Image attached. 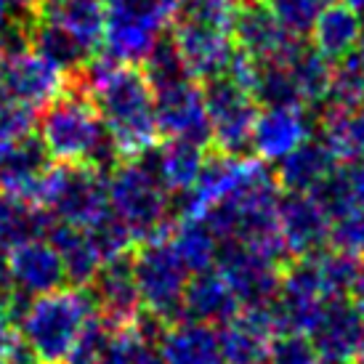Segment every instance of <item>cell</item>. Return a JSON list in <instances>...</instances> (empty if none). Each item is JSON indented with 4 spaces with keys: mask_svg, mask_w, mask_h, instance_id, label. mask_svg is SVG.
Returning a JSON list of instances; mask_svg holds the SVG:
<instances>
[{
    "mask_svg": "<svg viewBox=\"0 0 364 364\" xmlns=\"http://www.w3.org/2000/svg\"><path fill=\"white\" fill-rule=\"evenodd\" d=\"M364 35V21L362 14H356L354 9H348L346 3H330L327 9L319 14V19L314 21L311 32V48L319 51L324 59L335 61L346 59L356 51V46Z\"/></svg>",
    "mask_w": 364,
    "mask_h": 364,
    "instance_id": "484cf974",
    "label": "cell"
},
{
    "mask_svg": "<svg viewBox=\"0 0 364 364\" xmlns=\"http://www.w3.org/2000/svg\"><path fill=\"white\" fill-rule=\"evenodd\" d=\"M133 277L139 284L141 306L168 324L183 319V293L192 272L183 266L171 234H162L133 247Z\"/></svg>",
    "mask_w": 364,
    "mask_h": 364,
    "instance_id": "8992f818",
    "label": "cell"
},
{
    "mask_svg": "<svg viewBox=\"0 0 364 364\" xmlns=\"http://www.w3.org/2000/svg\"><path fill=\"white\" fill-rule=\"evenodd\" d=\"M38 125V109L0 93V144L32 136Z\"/></svg>",
    "mask_w": 364,
    "mask_h": 364,
    "instance_id": "74e56055",
    "label": "cell"
},
{
    "mask_svg": "<svg viewBox=\"0 0 364 364\" xmlns=\"http://www.w3.org/2000/svg\"><path fill=\"white\" fill-rule=\"evenodd\" d=\"M27 35H30L32 51H38L43 59L51 61L67 80H77L82 72L88 70L93 56H99L91 48H85L72 32H67L53 21L43 19L38 14L27 19Z\"/></svg>",
    "mask_w": 364,
    "mask_h": 364,
    "instance_id": "603a6c76",
    "label": "cell"
},
{
    "mask_svg": "<svg viewBox=\"0 0 364 364\" xmlns=\"http://www.w3.org/2000/svg\"><path fill=\"white\" fill-rule=\"evenodd\" d=\"M319 139L335 154V160L348 162L364 160V104L359 107H333L324 104L319 117Z\"/></svg>",
    "mask_w": 364,
    "mask_h": 364,
    "instance_id": "83f0119b",
    "label": "cell"
},
{
    "mask_svg": "<svg viewBox=\"0 0 364 364\" xmlns=\"http://www.w3.org/2000/svg\"><path fill=\"white\" fill-rule=\"evenodd\" d=\"M346 178H348V186L354 194V203L364 208V160L348 162L346 165Z\"/></svg>",
    "mask_w": 364,
    "mask_h": 364,
    "instance_id": "60d3db41",
    "label": "cell"
},
{
    "mask_svg": "<svg viewBox=\"0 0 364 364\" xmlns=\"http://www.w3.org/2000/svg\"><path fill=\"white\" fill-rule=\"evenodd\" d=\"M32 203L53 215V221L70 223L77 229H91L109 215V183L107 173L91 165H61L51 168L41 178Z\"/></svg>",
    "mask_w": 364,
    "mask_h": 364,
    "instance_id": "5b68a950",
    "label": "cell"
},
{
    "mask_svg": "<svg viewBox=\"0 0 364 364\" xmlns=\"http://www.w3.org/2000/svg\"><path fill=\"white\" fill-rule=\"evenodd\" d=\"M240 301L226 284L221 272L213 266L208 272L192 274L183 293V319L203 322L210 327H223L240 314Z\"/></svg>",
    "mask_w": 364,
    "mask_h": 364,
    "instance_id": "7402d4cb",
    "label": "cell"
},
{
    "mask_svg": "<svg viewBox=\"0 0 364 364\" xmlns=\"http://www.w3.org/2000/svg\"><path fill=\"white\" fill-rule=\"evenodd\" d=\"M171 35L186 67L197 80H208L215 75H226L237 56V43L232 30L221 27H194V24H173Z\"/></svg>",
    "mask_w": 364,
    "mask_h": 364,
    "instance_id": "e0dca14e",
    "label": "cell"
},
{
    "mask_svg": "<svg viewBox=\"0 0 364 364\" xmlns=\"http://www.w3.org/2000/svg\"><path fill=\"white\" fill-rule=\"evenodd\" d=\"M38 139L51 160L61 165H91L109 176L122 162L91 93L75 80L38 114Z\"/></svg>",
    "mask_w": 364,
    "mask_h": 364,
    "instance_id": "7a4b0ae2",
    "label": "cell"
},
{
    "mask_svg": "<svg viewBox=\"0 0 364 364\" xmlns=\"http://www.w3.org/2000/svg\"><path fill=\"white\" fill-rule=\"evenodd\" d=\"M341 3H346L348 9H354L356 14H364V0H341Z\"/></svg>",
    "mask_w": 364,
    "mask_h": 364,
    "instance_id": "c3c4849f",
    "label": "cell"
},
{
    "mask_svg": "<svg viewBox=\"0 0 364 364\" xmlns=\"http://www.w3.org/2000/svg\"><path fill=\"white\" fill-rule=\"evenodd\" d=\"M356 56H359V61L364 64V35H362V41H359V46H356Z\"/></svg>",
    "mask_w": 364,
    "mask_h": 364,
    "instance_id": "681fc988",
    "label": "cell"
},
{
    "mask_svg": "<svg viewBox=\"0 0 364 364\" xmlns=\"http://www.w3.org/2000/svg\"><path fill=\"white\" fill-rule=\"evenodd\" d=\"M102 51L122 64H141L168 27L125 6H109Z\"/></svg>",
    "mask_w": 364,
    "mask_h": 364,
    "instance_id": "d6986e66",
    "label": "cell"
},
{
    "mask_svg": "<svg viewBox=\"0 0 364 364\" xmlns=\"http://www.w3.org/2000/svg\"><path fill=\"white\" fill-rule=\"evenodd\" d=\"M203 85L205 109L210 120V149L234 157H245L253 141V125L258 117V102L253 99L250 88L234 75H215L208 80H200Z\"/></svg>",
    "mask_w": 364,
    "mask_h": 364,
    "instance_id": "52a82bcc",
    "label": "cell"
},
{
    "mask_svg": "<svg viewBox=\"0 0 364 364\" xmlns=\"http://www.w3.org/2000/svg\"><path fill=\"white\" fill-rule=\"evenodd\" d=\"M11 272H9V250L0 247V304L11 295Z\"/></svg>",
    "mask_w": 364,
    "mask_h": 364,
    "instance_id": "ee69618b",
    "label": "cell"
},
{
    "mask_svg": "<svg viewBox=\"0 0 364 364\" xmlns=\"http://www.w3.org/2000/svg\"><path fill=\"white\" fill-rule=\"evenodd\" d=\"M93 314L91 293L85 287H61L32 298L19 333L30 343L38 364H67Z\"/></svg>",
    "mask_w": 364,
    "mask_h": 364,
    "instance_id": "277c9868",
    "label": "cell"
},
{
    "mask_svg": "<svg viewBox=\"0 0 364 364\" xmlns=\"http://www.w3.org/2000/svg\"><path fill=\"white\" fill-rule=\"evenodd\" d=\"M348 295H351V304L364 314V258H362V263H359V269H356L354 284H351Z\"/></svg>",
    "mask_w": 364,
    "mask_h": 364,
    "instance_id": "7bdbcfd3",
    "label": "cell"
},
{
    "mask_svg": "<svg viewBox=\"0 0 364 364\" xmlns=\"http://www.w3.org/2000/svg\"><path fill=\"white\" fill-rule=\"evenodd\" d=\"M19 341V330L9 322V316L0 311V364H6L14 343Z\"/></svg>",
    "mask_w": 364,
    "mask_h": 364,
    "instance_id": "b9f144b4",
    "label": "cell"
},
{
    "mask_svg": "<svg viewBox=\"0 0 364 364\" xmlns=\"http://www.w3.org/2000/svg\"><path fill=\"white\" fill-rule=\"evenodd\" d=\"M11 6V11L19 16V19H30V16H35L38 14V9H41L43 0H6Z\"/></svg>",
    "mask_w": 364,
    "mask_h": 364,
    "instance_id": "f6af8a7d",
    "label": "cell"
},
{
    "mask_svg": "<svg viewBox=\"0 0 364 364\" xmlns=\"http://www.w3.org/2000/svg\"><path fill=\"white\" fill-rule=\"evenodd\" d=\"M232 35L237 48L258 64H282L301 43V38H293L279 27L263 0L234 9Z\"/></svg>",
    "mask_w": 364,
    "mask_h": 364,
    "instance_id": "4fadbf2b",
    "label": "cell"
},
{
    "mask_svg": "<svg viewBox=\"0 0 364 364\" xmlns=\"http://www.w3.org/2000/svg\"><path fill=\"white\" fill-rule=\"evenodd\" d=\"M107 183L112 215L131 232L136 245L173 232L176 208L171 194L144 157L117 162L107 176Z\"/></svg>",
    "mask_w": 364,
    "mask_h": 364,
    "instance_id": "3957f363",
    "label": "cell"
},
{
    "mask_svg": "<svg viewBox=\"0 0 364 364\" xmlns=\"http://www.w3.org/2000/svg\"><path fill=\"white\" fill-rule=\"evenodd\" d=\"M112 327L104 324L96 314L85 322L77 343L72 348L67 364H104V354H107V346H109Z\"/></svg>",
    "mask_w": 364,
    "mask_h": 364,
    "instance_id": "f35d334b",
    "label": "cell"
},
{
    "mask_svg": "<svg viewBox=\"0 0 364 364\" xmlns=\"http://www.w3.org/2000/svg\"><path fill=\"white\" fill-rule=\"evenodd\" d=\"M75 82L91 93L120 160H139L162 141L154 88L139 64H122L102 51Z\"/></svg>",
    "mask_w": 364,
    "mask_h": 364,
    "instance_id": "6da1fadb",
    "label": "cell"
},
{
    "mask_svg": "<svg viewBox=\"0 0 364 364\" xmlns=\"http://www.w3.org/2000/svg\"><path fill=\"white\" fill-rule=\"evenodd\" d=\"M53 223H56L53 215L43 210L41 205L14 194H0V247L3 250H14L16 245L48 237Z\"/></svg>",
    "mask_w": 364,
    "mask_h": 364,
    "instance_id": "f546056e",
    "label": "cell"
},
{
    "mask_svg": "<svg viewBox=\"0 0 364 364\" xmlns=\"http://www.w3.org/2000/svg\"><path fill=\"white\" fill-rule=\"evenodd\" d=\"M107 14L104 0H43L38 9V16L72 32L93 53H102L104 48Z\"/></svg>",
    "mask_w": 364,
    "mask_h": 364,
    "instance_id": "d4e9b609",
    "label": "cell"
},
{
    "mask_svg": "<svg viewBox=\"0 0 364 364\" xmlns=\"http://www.w3.org/2000/svg\"><path fill=\"white\" fill-rule=\"evenodd\" d=\"M51 154L46 152L43 141L32 133L16 141L0 144V194H14L30 200L46 171L51 168Z\"/></svg>",
    "mask_w": 364,
    "mask_h": 364,
    "instance_id": "ffe728a7",
    "label": "cell"
},
{
    "mask_svg": "<svg viewBox=\"0 0 364 364\" xmlns=\"http://www.w3.org/2000/svg\"><path fill=\"white\" fill-rule=\"evenodd\" d=\"M324 104H333V107H359V104H364V64L359 61L356 53L335 61L330 96Z\"/></svg>",
    "mask_w": 364,
    "mask_h": 364,
    "instance_id": "e575fe53",
    "label": "cell"
},
{
    "mask_svg": "<svg viewBox=\"0 0 364 364\" xmlns=\"http://www.w3.org/2000/svg\"><path fill=\"white\" fill-rule=\"evenodd\" d=\"M160 351L168 364H223L218 327L192 319L173 322L162 335Z\"/></svg>",
    "mask_w": 364,
    "mask_h": 364,
    "instance_id": "4316f807",
    "label": "cell"
},
{
    "mask_svg": "<svg viewBox=\"0 0 364 364\" xmlns=\"http://www.w3.org/2000/svg\"><path fill=\"white\" fill-rule=\"evenodd\" d=\"M9 272L11 287L27 298L61 290L67 284V272L61 263L59 250L48 237L30 240L9 250Z\"/></svg>",
    "mask_w": 364,
    "mask_h": 364,
    "instance_id": "2e32d148",
    "label": "cell"
},
{
    "mask_svg": "<svg viewBox=\"0 0 364 364\" xmlns=\"http://www.w3.org/2000/svg\"><path fill=\"white\" fill-rule=\"evenodd\" d=\"M171 242L178 258L183 261V266L192 274L213 269L218 261V253H221V240L200 218H176Z\"/></svg>",
    "mask_w": 364,
    "mask_h": 364,
    "instance_id": "1f68e13d",
    "label": "cell"
},
{
    "mask_svg": "<svg viewBox=\"0 0 364 364\" xmlns=\"http://www.w3.org/2000/svg\"><path fill=\"white\" fill-rule=\"evenodd\" d=\"M67 77L53 67L48 59H43L32 46L16 48V51H0V93L19 99L41 109L51 104L56 96L64 93Z\"/></svg>",
    "mask_w": 364,
    "mask_h": 364,
    "instance_id": "9c48e42d",
    "label": "cell"
},
{
    "mask_svg": "<svg viewBox=\"0 0 364 364\" xmlns=\"http://www.w3.org/2000/svg\"><path fill=\"white\" fill-rule=\"evenodd\" d=\"M279 335L272 306L240 309V314L218 327L223 364H266L272 341Z\"/></svg>",
    "mask_w": 364,
    "mask_h": 364,
    "instance_id": "9a60e30c",
    "label": "cell"
},
{
    "mask_svg": "<svg viewBox=\"0 0 364 364\" xmlns=\"http://www.w3.org/2000/svg\"><path fill=\"white\" fill-rule=\"evenodd\" d=\"M338 165L341 162L327 149V144L319 136H311L277 162L274 178L282 192H314L330 173L338 171Z\"/></svg>",
    "mask_w": 364,
    "mask_h": 364,
    "instance_id": "cb8c5ba5",
    "label": "cell"
},
{
    "mask_svg": "<svg viewBox=\"0 0 364 364\" xmlns=\"http://www.w3.org/2000/svg\"><path fill=\"white\" fill-rule=\"evenodd\" d=\"M290 77L295 82V91L301 96L306 109L322 107L330 96V82H333V61L324 59L319 51H314L311 43L301 41L287 59L282 61Z\"/></svg>",
    "mask_w": 364,
    "mask_h": 364,
    "instance_id": "4dcf8cb0",
    "label": "cell"
},
{
    "mask_svg": "<svg viewBox=\"0 0 364 364\" xmlns=\"http://www.w3.org/2000/svg\"><path fill=\"white\" fill-rule=\"evenodd\" d=\"M48 240L61 255L64 272H67V284L70 287H88L104 266L88 229H77V226L56 221L48 232Z\"/></svg>",
    "mask_w": 364,
    "mask_h": 364,
    "instance_id": "f1b7e54d",
    "label": "cell"
},
{
    "mask_svg": "<svg viewBox=\"0 0 364 364\" xmlns=\"http://www.w3.org/2000/svg\"><path fill=\"white\" fill-rule=\"evenodd\" d=\"M154 112L162 139H181L210 149V120L200 80H186L154 93Z\"/></svg>",
    "mask_w": 364,
    "mask_h": 364,
    "instance_id": "8fae6325",
    "label": "cell"
},
{
    "mask_svg": "<svg viewBox=\"0 0 364 364\" xmlns=\"http://www.w3.org/2000/svg\"><path fill=\"white\" fill-rule=\"evenodd\" d=\"M229 3L237 9V6H250V3H261V0H229Z\"/></svg>",
    "mask_w": 364,
    "mask_h": 364,
    "instance_id": "f907efd6",
    "label": "cell"
},
{
    "mask_svg": "<svg viewBox=\"0 0 364 364\" xmlns=\"http://www.w3.org/2000/svg\"><path fill=\"white\" fill-rule=\"evenodd\" d=\"M139 67L144 70L149 85L154 88V93L165 91V88H173V85H181V82H186V80H197L192 72H189V67H186V61H183L178 46L173 41L171 30L157 41L152 53H149Z\"/></svg>",
    "mask_w": 364,
    "mask_h": 364,
    "instance_id": "d6a6232c",
    "label": "cell"
},
{
    "mask_svg": "<svg viewBox=\"0 0 364 364\" xmlns=\"http://www.w3.org/2000/svg\"><path fill=\"white\" fill-rule=\"evenodd\" d=\"M205 157H208V146L181 141V139H162V144H157L152 152L144 154L146 165L152 168L171 197H181L197 183Z\"/></svg>",
    "mask_w": 364,
    "mask_h": 364,
    "instance_id": "44dd1931",
    "label": "cell"
},
{
    "mask_svg": "<svg viewBox=\"0 0 364 364\" xmlns=\"http://www.w3.org/2000/svg\"><path fill=\"white\" fill-rule=\"evenodd\" d=\"M279 234L284 250L295 258H309L327 247L330 215L309 192H282L279 200Z\"/></svg>",
    "mask_w": 364,
    "mask_h": 364,
    "instance_id": "5bb4252c",
    "label": "cell"
},
{
    "mask_svg": "<svg viewBox=\"0 0 364 364\" xmlns=\"http://www.w3.org/2000/svg\"><path fill=\"white\" fill-rule=\"evenodd\" d=\"M88 234H91L93 245H96V250H99V255H102L104 263L125 258V255H131L133 247H136L131 232H128V229H125V226L112 215V210H109L107 218H102L96 226H91Z\"/></svg>",
    "mask_w": 364,
    "mask_h": 364,
    "instance_id": "8d00e7d4",
    "label": "cell"
},
{
    "mask_svg": "<svg viewBox=\"0 0 364 364\" xmlns=\"http://www.w3.org/2000/svg\"><path fill=\"white\" fill-rule=\"evenodd\" d=\"M133 364H168V362L162 356L160 346H141V351L133 359Z\"/></svg>",
    "mask_w": 364,
    "mask_h": 364,
    "instance_id": "bcb514c9",
    "label": "cell"
},
{
    "mask_svg": "<svg viewBox=\"0 0 364 364\" xmlns=\"http://www.w3.org/2000/svg\"><path fill=\"white\" fill-rule=\"evenodd\" d=\"M311 139V117L306 107H263L255 117L250 149L258 160L279 162Z\"/></svg>",
    "mask_w": 364,
    "mask_h": 364,
    "instance_id": "ac0fdd59",
    "label": "cell"
},
{
    "mask_svg": "<svg viewBox=\"0 0 364 364\" xmlns=\"http://www.w3.org/2000/svg\"><path fill=\"white\" fill-rule=\"evenodd\" d=\"M215 269L232 287L242 309L272 306L279 295L284 266L269 255H261L240 242H223Z\"/></svg>",
    "mask_w": 364,
    "mask_h": 364,
    "instance_id": "ba28073f",
    "label": "cell"
},
{
    "mask_svg": "<svg viewBox=\"0 0 364 364\" xmlns=\"http://www.w3.org/2000/svg\"><path fill=\"white\" fill-rule=\"evenodd\" d=\"M266 9L272 11V16L279 21L284 32H290L293 38L306 41V35L311 32L314 21L319 19L333 0H263Z\"/></svg>",
    "mask_w": 364,
    "mask_h": 364,
    "instance_id": "836d02e7",
    "label": "cell"
},
{
    "mask_svg": "<svg viewBox=\"0 0 364 364\" xmlns=\"http://www.w3.org/2000/svg\"><path fill=\"white\" fill-rule=\"evenodd\" d=\"M266 364H322L311 338L304 333H282L272 341Z\"/></svg>",
    "mask_w": 364,
    "mask_h": 364,
    "instance_id": "ab89813d",
    "label": "cell"
},
{
    "mask_svg": "<svg viewBox=\"0 0 364 364\" xmlns=\"http://www.w3.org/2000/svg\"><path fill=\"white\" fill-rule=\"evenodd\" d=\"M85 290L91 293L96 316L104 324H109L112 330L133 324L144 309L139 284L133 277V253L104 263Z\"/></svg>",
    "mask_w": 364,
    "mask_h": 364,
    "instance_id": "7c38bea8",
    "label": "cell"
},
{
    "mask_svg": "<svg viewBox=\"0 0 364 364\" xmlns=\"http://www.w3.org/2000/svg\"><path fill=\"white\" fill-rule=\"evenodd\" d=\"M16 19H19V16H16L14 11H11L9 3H6V0H0V32L9 30V27H11V24H14Z\"/></svg>",
    "mask_w": 364,
    "mask_h": 364,
    "instance_id": "7dc6e473",
    "label": "cell"
},
{
    "mask_svg": "<svg viewBox=\"0 0 364 364\" xmlns=\"http://www.w3.org/2000/svg\"><path fill=\"white\" fill-rule=\"evenodd\" d=\"M322 364H354L364 356V314L351 298H333L309 330Z\"/></svg>",
    "mask_w": 364,
    "mask_h": 364,
    "instance_id": "30bf717a",
    "label": "cell"
},
{
    "mask_svg": "<svg viewBox=\"0 0 364 364\" xmlns=\"http://www.w3.org/2000/svg\"><path fill=\"white\" fill-rule=\"evenodd\" d=\"M327 247L338 250L351 258H364V208L354 205L346 213L335 215L330 221V234H327Z\"/></svg>",
    "mask_w": 364,
    "mask_h": 364,
    "instance_id": "d590c367",
    "label": "cell"
}]
</instances>
